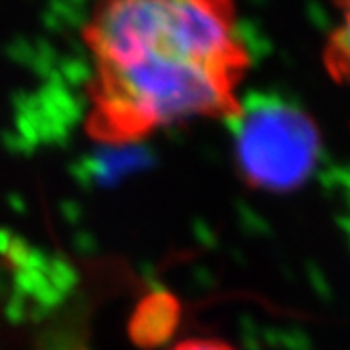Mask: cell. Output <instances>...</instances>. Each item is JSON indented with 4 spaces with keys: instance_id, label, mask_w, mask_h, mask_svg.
I'll list each match as a JSON object with an SVG mask.
<instances>
[{
    "instance_id": "obj_1",
    "label": "cell",
    "mask_w": 350,
    "mask_h": 350,
    "mask_svg": "<svg viewBox=\"0 0 350 350\" xmlns=\"http://www.w3.org/2000/svg\"><path fill=\"white\" fill-rule=\"evenodd\" d=\"M93 72L85 131L129 146L194 118L243 108L247 44L234 0H95L81 30Z\"/></svg>"
},
{
    "instance_id": "obj_2",
    "label": "cell",
    "mask_w": 350,
    "mask_h": 350,
    "mask_svg": "<svg viewBox=\"0 0 350 350\" xmlns=\"http://www.w3.org/2000/svg\"><path fill=\"white\" fill-rule=\"evenodd\" d=\"M234 122V165L241 180L262 192H291L304 186L321 154L312 116L277 97L243 104Z\"/></svg>"
},
{
    "instance_id": "obj_3",
    "label": "cell",
    "mask_w": 350,
    "mask_h": 350,
    "mask_svg": "<svg viewBox=\"0 0 350 350\" xmlns=\"http://www.w3.org/2000/svg\"><path fill=\"white\" fill-rule=\"evenodd\" d=\"M338 21L325 42L323 62L329 77L350 87V0H332Z\"/></svg>"
},
{
    "instance_id": "obj_4",
    "label": "cell",
    "mask_w": 350,
    "mask_h": 350,
    "mask_svg": "<svg viewBox=\"0 0 350 350\" xmlns=\"http://www.w3.org/2000/svg\"><path fill=\"white\" fill-rule=\"evenodd\" d=\"M175 308H178L175 306V299L165 297V295H154V297L146 299L137 312V319L139 321L152 319V323H146L144 327H139L144 332V340L150 336L163 340L171 332V325L175 321Z\"/></svg>"
},
{
    "instance_id": "obj_5",
    "label": "cell",
    "mask_w": 350,
    "mask_h": 350,
    "mask_svg": "<svg viewBox=\"0 0 350 350\" xmlns=\"http://www.w3.org/2000/svg\"><path fill=\"white\" fill-rule=\"evenodd\" d=\"M169 350H239V348H234L228 342L213 340V338H190V340L178 342Z\"/></svg>"
}]
</instances>
